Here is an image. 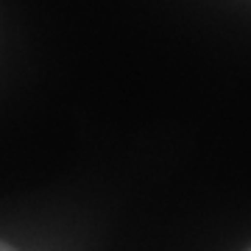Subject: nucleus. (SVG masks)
I'll use <instances>...</instances> for the list:
<instances>
[{
  "mask_svg": "<svg viewBox=\"0 0 251 251\" xmlns=\"http://www.w3.org/2000/svg\"><path fill=\"white\" fill-rule=\"evenodd\" d=\"M0 251H17V249H11L9 243H3V249H0Z\"/></svg>",
  "mask_w": 251,
  "mask_h": 251,
  "instance_id": "nucleus-1",
  "label": "nucleus"
}]
</instances>
